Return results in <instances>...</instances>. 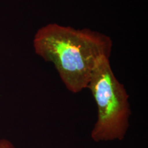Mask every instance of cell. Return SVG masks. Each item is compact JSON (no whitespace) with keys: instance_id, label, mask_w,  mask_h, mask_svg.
Masks as SVG:
<instances>
[{"instance_id":"obj_1","label":"cell","mask_w":148,"mask_h":148,"mask_svg":"<svg viewBox=\"0 0 148 148\" xmlns=\"http://www.w3.org/2000/svg\"><path fill=\"white\" fill-rule=\"evenodd\" d=\"M112 46L110 37L103 33L55 23L40 27L33 38L35 53L53 64L73 93L87 88L98 62L103 57L110 58Z\"/></svg>"},{"instance_id":"obj_2","label":"cell","mask_w":148,"mask_h":148,"mask_svg":"<svg viewBox=\"0 0 148 148\" xmlns=\"http://www.w3.org/2000/svg\"><path fill=\"white\" fill-rule=\"evenodd\" d=\"M109 58L103 57L99 60L87 86L97 109L90 132L95 143L124 139L132 114L128 93L114 75Z\"/></svg>"},{"instance_id":"obj_3","label":"cell","mask_w":148,"mask_h":148,"mask_svg":"<svg viewBox=\"0 0 148 148\" xmlns=\"http://www.w3.org/2000/svg\"><path fill=\"white\" fill-rule=\"evenodd\" d=\"M0 148H16L15 145L12 141L7 138L0 139Z\"/></svg>"}]
</instances>
